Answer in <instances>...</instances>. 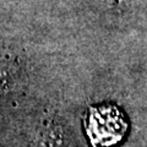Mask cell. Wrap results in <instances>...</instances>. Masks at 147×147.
Instances as JSON below:
<instances>
[{
  "instance_id": "obj_1",
  "label": "cell",
  "mask_w": 147,
  "mask_h": 147,
  "mask_svg": "<svg viewBox=\"0 0 147 147\" xmlns=\"http://www.w3.org/2000/svg\"><path fill=\"white\" fill-rule=\"evenodd\" d=\"M87 130L96 146L114 145L125 132V123L115 108L92 109Z\"/></svg>"
}]
</instances>
